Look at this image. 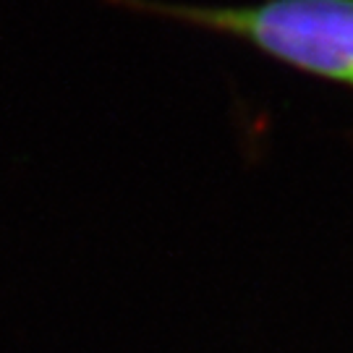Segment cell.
Returning <instances> with one entry per match:
<instances>
[{
    "mask_svg": "<svg viewBox=\"0 0 353 353\" xmlns=\"http://www.w3.org/2000/svg\"><path fill=\"white\" fill-rule=\"evenodd\" d=\"M105 3L239 39L290 71L353 89V0H259L249 6H191L165 0Z\"/></svg>",
    "mask_w": 353,
    "mask_h": 353,
    "instance_id": "cell-1",
    "label": "cell"
}]
</instances>
